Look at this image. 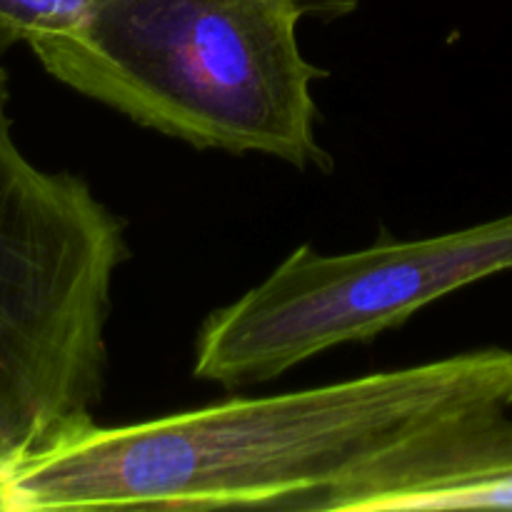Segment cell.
Instances as JSON below:
<instances>
[{"mask_svg":"<svg viewBox=\"0 0 512 512\" xmlns=\"http://www.w3.org/2000/svg\"><path fill=\"white\" fill-rule=\"evenodd\" d=\"M293 8L298 10L300 18L305 15H318V18H338L348 15L358 8L360 0H290Z\"/></svg>","mask_w":512,"mask_h":512,"instance_id":"cell-7","label":"cell"},{"mask_svg":"<svg viewBox=\"0 0 512 512\" xmlns=\"http://www.w3.org/2000/svg\"><path fill=\"white\" fill-rule=\"evenodd\" d=\"M288 3H290V0H288ZM290 5H293V3H290ZM295 13H298V10H295Z\"/></svg>","mask_w":512,"mask_h":512,"instance_id":"cell-8","label":"cell"},{"mask_svg":"<svg viewBox=\"0 0 512 512\" xmlns=\"http://www.w3.org/2000/svg\"><path fill=\"white\" fill-rule=\"evenodd\" d=\"M288 0H100L35 50L53 78L198 148L328 165Z\"/></svg>","mask_w":512,"mask_h":512,"instance_id":"cell-2","label":"cell"},{"mask_svg":"<svg viewBox=\"0 0 512 512\" xmlns=\"http://www.w3.org/2000/svg\"><path fill=\"white\" fill-rule=\"evenodd\" d=\"M120 220L25 158L0 68V475L95 425Z\"/></svg>","mask_w":512,"mask_h":512,"instance_id":"cell-3","label":"cell"},{"mask_svg":"<svg viewBox=\"0 0 512 512\" xmlns=\"http://www.w3.org/2000/svg\"><path fill=\"white\" fill-rule=\"evenodd\" d=\"M480 410L395 448L330 495L325 512L512 510V420Z\"/></svg>","mask_w":512,"mask_h":512,"instance_id":"cell-5","label":"cell"},{"mask_svg":"<svg viewBox=\"0 0 512 512\" xmlns=\"http://www.w3.org/2000/svg\"><path fill=\"white\" fill-rule=\"evenodd\" d=\"M508 408L512 350L493 348L123 428L95 423L0 475V512H323L330 495L415 435Z\"/></svg>","mask_w":512,"mask_h":512,"instance_id":"cell-1","label":"cell"},{"mask_svg":"<svg viewBox=\"0 0 512 512\" xmlns=\"http://www.w3.org/2000/svg\"><path fill=\"white\" fill-rule=\"evenodd\" d=\"M512 270V213L408 243L325 255L300 245L268 278L205 320L195 378L240 388L335 345L363 343L435 300Z\"/></svg>","mask_w":512,"mask_h":512,"instance_id":"cell-4","label":"cell"},{"mask_svg":"<svg viewBox=\"0 0 512 512\" xmlns=\"http://www.w3.org/2000/svg\"><path fill=\"white\" fill-rule=\"evenodd\" d=\"M100 0H0V53L25 43L35 50L88 20Z\"/></svg>","mask_w":512,"mask_h":512,"instance_id":"cell-6","label":"cell"}]
</instances>
